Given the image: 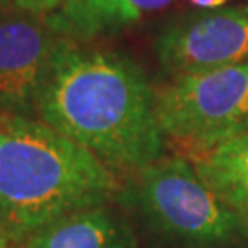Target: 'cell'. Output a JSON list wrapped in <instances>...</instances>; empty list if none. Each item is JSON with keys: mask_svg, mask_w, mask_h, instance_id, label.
<instances>
[{"mask_svg": "<svg viewBox=\"0 0 248 248\" xmlns=\"http://www.w3.org/2000/svg\"><path fill=\"white\" fill-rule=\"evenodd\" d=\"M140 18L129 0H62L45 20L53 33L81 43L116 33Z\"/></svg>", "mask_w": 248, "mask_h": 248, "instance_id": "cell-8", "label": "cell"}, {"mask_svg": "<svg viewBox=\"0 0 248 248\" xmlns=\"http://www.w3.org/2000/svg\"><path fill=\"white\" fill-rule=\"evenodd\" d=\"M131 6H133L140 15L147 13V11H156V9L166 8L171 0H129Z\"/></svg>", "mask_w": 248, "mask_h": 248, "instance_id": "cell-11", "label": "cell"}, {"mask_svg": "<svg viewBox=\"0 0 248 248\" xmlns=\"http://www.w3.org/2000/svg\"><path fill=\"white\" fill-rule=\"evenodd\" d=\"M62 0H17V9L37 17H46L61 6Z\"/></svg>", "mask_w": 248, "mask_h": 248, "instance_id": "cell-10", "label": "cell"}, {"mask_svg": "<svg viewBox=\"0 0 248 248\" xmlns=\"http://www.w3.org/2000/svg\"><path fill=\"white\" fill-rule=\"evenodd\" d=\"M156 116L164 136L197 158L248 133V61L173 78L156 92Z\"/></svg>", "mask_w": 248, "mask_h": 248, "instance_id": "cell-4", "label": "cell"}, {"mask_svg": "<svg viewBox=\"0 0 248 248\" xmlns=\"http://www.w3.org/2000/svg\"><path fill=\"white\" fill-rule=\"evenodd\" d=\"M0 248H13V243L6 237L2 232H0Z\"/></svg>", "mask_w": 248, "mask_h": 248, "instance_id": "cell-14", "label": "cell"}, {"mask_svg": "<svg viewBox=\"0 0 248 248\" xmlns=\"http://www.w3.org/2000/svg\"><path fill=\"white\" fill-rule=\"evenodd\" d=\"M155 53L173 78L248 61V6L191 13L169 22L155 37Z\"/></svg>", "mask_w": 248, "mask_h": 248, "instance_id": "cell-5", "label": "cell"}, {"mask_svg": "<svg viewBox=\"0 0 248 248\" xmlns=\"http://www.w3.org/2000/svg\"><path fill=\"white\" fill-rule=\"evenodd\" d=\"M62 37L45 17L20 9L0 13V114H37V103Z\"/></svg>", "mask_w": 248, "mask_h": 248, "instance_id": "cell-6", "label": "cell"}, {"mask_svg": "<svg viewBox=\"0 0 248 248\" xmlns=\"http://www.w3.org/2000/svg\"><path fill=\"white\" fill-rule=\"evenodd\" d=\"M114 173L46 124L0 114V232L13 245L50 222L116 199Z\"/></svg>", "mask_w": 248, "mask_h": 248, "instance_id": "cell-2", "label": "cell"}, {"mask_svg": "<svg viewBox=\"0 0 248 248\" xmlns=\"http://www.w3.org/2000/svg\"><path fill=\"white\" fill-rule=\"evenodd\" d=\"M143 232L169 248H241L248 219L235 212L180 156L133 171L116 193Z\"/></svg>", "mask_w": 248, "mask_h": 248, "instance_id": "cell-3", "label": "cell"}, {"mask_svg": "<svg viewBox=\"0 0 248 248\" xmlns=\"http://www.w3.org/2000/svg\"><path fill=\"white\" fill-rule=\"evenodd\" d=\"M13 248H136V235L124 213L105 204L50 222Z\"/></svg>", "mask_w": 248, "mask_h": 248, "instance_id": "cell-7", "label": "cell"}, {"mask_svg": "<svg viewBox=\"0 0 248 248\" xmlns=\"http://www.w3.org/2000/svg\"><path fill=\"white\" fill-rule=\"evenodd\" d=\"M17 9V0H0V13Z\"/></svg>", "mask_w": 248, "mask_h": 248, "instance_id": "cell-13", "label": "cell"}, {"mask_svg": "<svg viewBox=\"0 0 248 248\" xmlns=\"http://www.w3.org/2000/svg\"><path fill=\"white\" fill-rule=\"evenodd\" d=\"M37 114L107 166L138 171L162 158L156 92L127 53L61 39Z\"/></svg>", "mask_w": 248, "mask_h": 248, "instance_id": "cell-1", "label": "cell"}, {"mask_svg": "<svg viewBox=\"0 0 248 248\" xmlns=\"http://www.w3.org/2000/svg\"><path fill=\"white\" fill-rule=\"evenodd\" d=\"M204 182L248 219V133L206 151L195 160Z\"/></svg>", "mask_w": 248, "mask_h": 248, "instance_id": "cell-9", "label": "cell"}, {"mask_svg": "<svg viewBox=\"0 0 248 248\" xmlns=\"http://www.w3.org/2000/svg\"><path fill=\"white\" fill-rule=\"evenodd\" d=\"M195 6L199 8H204V9H217V8H222L228 0H191Z\"/></svg>", "mask_w": 248, "mask_h": 248, "instance_id": "cell-12", "label": "cell"}]
</instances>
